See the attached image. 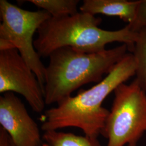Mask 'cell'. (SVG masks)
<instances>
[{"mask_svg": "<svg viewBox=\"0 0 146 146\" xmlns=\"http://www.w3.org/2000/svg\"><path fill=\"white\" fill-rule=\"evenodd\" d=\"M131 52L134 55L136 64L135 79L146 94V28L137 33Z\"/></svg>", "mask_w": 146, "mask_h": 146, "instance_id": "cell-11", "label": "cell"}, {"mask_svg": "<svg viewBox=\"0 0 146 146\" xmlns=\"http://www.w3.org/2000/svg\"><path fill=\"white\" fill-rule=\"evenodd\" d=\"M127 25L135 33L146 28V0L139 1L134 19Z\"/></svg>", "mask_w": 146, "mask_h": 146, "instance_id": "cell-12", "label": "cell"}, {"mask_svg": "<svg viewBox=\"0 0 146 146\" xmlns=\"http://www.w3.org/2000/svg\"><path fill=\"white\" fill-rule=\"evenodd\" d=\"M101 135L107 146H137L146 131V94L135 79L121 84Z\"/></svg>", "mask_w": 146, "mask_h": 146, "instance_id": "cell-4", "label": "cell"}, {"mask_svg": "<svg viewBox=\"0 0 146 146\" xmlns=\"http://www.w3.org/2000/svg\"><path fill=\"white\" fill-rule=\"evenodd\" d=\"M0 146H15L11 136L2 127L0 128Z\"/></svg>", "mask_w": 146, "mask_h": 146, "instance_id": "cell-13", "label": "cell"}, {"mask_svg": "<svg viewBox=\"0 0 146 146\" xmlns=\"http://www.w3.org/2000/svg\"><path fill=\"white\" fill-rule=\"evenodd\" d=\"M101 22V18L82 12L62 17L51 16L38 28L34 47L40 57H49L63 47L89 54L101 52L108 43L114 42L126 44L131 52L137 33L128 25L117 31L104 30L99 27Z\"/></svg>", "mask_w": 146, "mask_h": 146, "instance_id": "cell-3", "label": "cell"}, {"mask_svg": "<svg viewBox=\"0 0 146 146\" xmlns=\"http://www.w3.org/2000/svg\"><path fill=\"white\" fill-rule=\"evenodd\" d=\"M128 50L126 44L97 53H86L70 47L59 48L49 55L46 68V104H58L86 84L99 83Z\"/></svg>", "mask_w": 146, "mask_h": 146, "instance_id": "cell-2", "label": "cell"}, {"mask_svg": "<svg viewBox=\"0 0 146 146\" xmlns=\"http://www.w3.org/2000/svg\"><path fill=\"white\" fill-rule=\"evenodd\" d=\"M138 2L127 0H84L80 10L81 12L92 15L101 14L117 16L129 24L134 19Z\"/></svg>", "mask_w": 146, "mask_h": 146, "instance_id": "cell-8", "label": "cell"}, {"mask_svg": "<svg viewBox=\"0 0 146 146\" xmlns=\"http://www.w3.org/2000/svg\"><path fill=\"white\" fill-rule=\"evenodd\" d=\"M7 92L23 96L36 113L45 107L43 87L15 48L0 50V93Z\"/></svg>", "mask_w": 146, "mask_h": 146, "instance_id": "cell-6", "label": "cell"}, {"mask_svg": "<svg viewBox=\"0 0 146 146\" xmlns=\"http://www.w3.org/2000/svg\"><path fill=\"white\" fill-rule=\"evenodd\" d=\"M0 50L15 48L44 88L46 67L40 60L33 36L51 15L46 11L23 9L7 0L0 1Z\"/></svg>", "mask_w": 146, "mask_h": 146, "instance_id": "cell-5", "label": "cell"}, {"mask_svg": "<svg viewBox=\"0 0 146 146\" xmlns=\"http://www.w3.org/2000/svg\"><path fill=\"white\" fill-rule=\"evenodd\" d=\"M0 124L15 146H42L38 125L14 93H5L0 97Z\"/></svg>", "mask_w": 146, "mask_h": 146, "instance_id": "cell-7", "label": "cell"}, {"mask_svg": "<svg viewBox=\"0 0 146 146\" xmlns=\"http://www.w3.org/2000/svg\"><path fill=\"white\" fill-rule=\"evenodd\" d=\"M37 7L46 11L53 17H62L78 13V0H29Z\"/></svg>", "mask_w": 146, "mask_h": 146, "instance_id": "cell-10", "label": "cell"}, {"mask_svg": "<svg viewBox=\"0 0 146 146\" xmlns=\"http://www.w3.org/2000/svg\"><path fill=\"white\" fill-rule=\"evenodd\" d=\"M136 69L133 54L127 52L101 82L46 110L41 117L42 130L76 127L83 131L85 135L98 138L110 114V110L102 106L104 101L121 84L135 75Z\"/></svg>", "mask_w": 146, "mask_h": 146, "instance_id": "cell-1", "label": "cell"}, {"mask_svg": "<svg viewBox=\"0 0 146 146\" xmlns=\"http://www.w3.org/2000/svg\"><path fill=\"white\" fill-rule=\"evenodd\" d=\"M42 140V146H102L97 137L58 131H44Z\"/></svg>", "mask_w": 146, "mask_h": 146, "instance_id": "cell-9", "label": "cell"}]
</instances>
